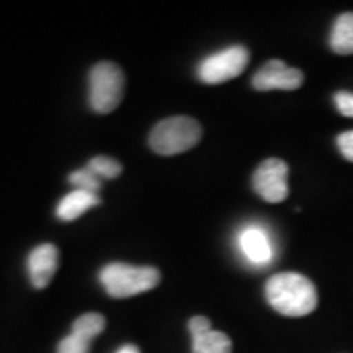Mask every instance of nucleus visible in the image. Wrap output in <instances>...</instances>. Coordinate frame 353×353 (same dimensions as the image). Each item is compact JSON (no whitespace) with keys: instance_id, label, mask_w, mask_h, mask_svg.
I'll return each instance as SVG.
<instances>
[{"instance_id":"f257e3e1","label":"nucleus","mask_w":353,"mask_h":353,"mask_svg":"<svg viewBox=\"0 0 353 353\" xmlns=\"http://www.w3.org/2000/svg\"><path fill=\"white\" fill-rule=\"evenodd\" d=\"M265 298L276 312L288 317L307 316L317 306L314 283L296 272L273 275L265 285Z\"/></svg>"},{"instance_id":"f03ea898","label":"nucleus","mask_w":353,"mask_h":353,"mask_svg":"<svg viewBox=\"0 0 353 353\" xmlns=\"http://www.w3.org/2000/svg\"><path fill=\"white\" fill-rule=\"evenodd\" d=\"M161 273L154 267L113 262L105 265L100 272V283L112 298H131L156 288Z\"/></svg>"},{"instance_id":"7ed1b4c3","label":"nucleus","mask_w":353,"mask_h":353,"mask_svg":"<svg viewBox=\"0 0 353 353\" xmlns=\"http://www.w3.org/2000/svg\"><path fill=\"white\" fill-rule=\"evenodd\" d=\"M203 130L195 118L170 117L159 121L149 134V145L161 156H176L200 143Z\"/></svg>"},{"instance_id":"20e7f679","label":"nucleus","mask_w":353,"mask_h":353,"mask_svg":"<svg viewBox=\"0 0 353 353\" xmlns=\"http://www.w3.org/2000/svg\"><path fill=\"white\" fill-rule=\"evenodd\" d=\"M125 95V74L120 65L95 64L88 74V103L97 113H110L118 108Z\"/></svg>"},{"instance_id":"39448f33","label":"nucleus","mask_w":353,"mask_h":353,"mask_svg":"<svg viewBox=\"0 0 353 353\" xmlns=\"http://www.w3.org/2000/svg\"><path fill=\"white\" fill-rule=\"evenodd\" d=\"M249 64V51L241 44L228 46L214 54L201 61L198 64L196 76L203 83L218 85L231 79L241 76Z\"/></svg>"},{"instance_id":"423d86ee","label":"nucleus","mask_w":353,"mask_h":353,"mask_svg":"<svg viewBox=\"0 0 353 353\" xmlns=\"http://www.w3.org/2000/svg\"><path fill=\"white\" fill-rule=\"evenodd\" d=\"M255 193L267 203H281L290 195L288 165L281 159H267L254 172Z\"/></svg>"},{"instance_id":"0eeeda50","label":"nucleus","mask_w":353,"mask_h":353,"mask_svg":"<svg viewBox=\"0 0 353 353\" xmlns=\"http://www.w3.org/2000/svg\"><path fill=\"white\" fill-rule=\"evenodd\" d=\"M304 76L296 68H290L283 61L272 59L260 68L252 77L255 90H296L303 85Z\"/></svg>"},{"instance_id":"6e6552de","label":"nucleus","mask_w":353,"mask_h":353,"mask_svg":"<svg viewBox=\"0 0 353 353\" xmlns=\"http://www.w3.org/2000/svg\"><path fill=\"white\" fill-rule=\"evenodd\" d=\"M59 265V250L54 244H39L26 259V270L33 288L43 290L51 283Z\"/></svg>"},{"instance_id":"1a4fd4ad","label":"nucleus","mask_w":353,"mask_h":353,"mask_svg":"<svg viewBox=\"0 0 353 353\" xmlns=\"http://www.w3.org/2000/svg\"><path fill=\"white\" fill-rule=\"evenodd\" d=\"M237 244L244 257L254 265H267L273 259V247L268 234L259 226H247L239 232Z\"/></svg>"},{"instance_id":"9d476101","label":"nucleus","mask_w":353,"mask_h":353,"mask_svg":"<svg viewBox=\"0 0 353 353\" xmlns=\"http://www.w3.org/2000/svg\"><path fill=\"white\" fill-rule=\"evenodd\" d=\"M100 205V198L97 193L85 192V190H72L63 200L57 203L56 216L61 221H74L94 206Z\"/></svg>"},{"instance_id":"9b49d317","label":"nucleus","mask_w":353,"mask_h":353,"mask_svg":"<svg viewBox=\"0 0 353 353\" xmlns=\"http://www.w3.org/2000/svg\"><path fill=\"white\" fill-rule=\"evenodd\" d=\"M330 48L337 54H353V13H343L335 20L330 33Z\"/></svg>"},{"instance_id":"f8f14e48","label":"nucleus","mask_w":353,"mask_h":353,"mask_svg":"<svg viewBox=\"0 0 353 353\" xmlns=\"http://www.w3.org/2000/svg\"><path fill=\"white\" fill-rule=\"evenodd\" d=\"M193 353H231L232 342L224 332L211 329L210 332L193 337Z\"/></svg>"},{"instance_id":"ddd939ff","label":"nucleus","mask_w":353,"mask_h":353,"mask_svg":"<svg viewBox=\"0 0 353 353\" xmlns=\"http://www.w3.org/2000/svg\"><path fill=\"white\" fill-rule=\"evenodd\" d=\"M105 325H107V321H105L103 316L99 314V312H87V314L77 317L74 321L72 334L90 342L92 339L103 332Z\"/></svg>"},{"instance_id":"4468645a","label":"nucleus","mask_w":353,"mask_h":353,"mask_svg":"<svg viewBox=\"0 0 353 353\" xmlns=\"http://www.w3.org/2000/svg\"><path fill=\"white\" fill-rule=\"evenodd\" d=\"M92 174H95L99 179H117L123 172V167L117 159L108 156H97L88 161L85 165Z\"/></svg>"},{"instance_id":"2eb2a0df","label":"nucleus","mask_w":353,"mask_h":353,"mask_svg":"<svg viewBox=\"0 0 353 353\" xmlns=\"http://www.w3.org/2000/svg\"><path fill=\"white\" fill-rule=\"evenodd\" d=\"M69 183L72 185L74 190H85V192L97 193V190H100L101 182L95 174H92L87 167L79 169L69 175Z\"/></svg>"},{"instance_id":"dca6fc26","label":"nucleus","mask_w":353,"mask_h":353,"mask_svg":"<svg viewBox=\"0 0 353 353\" xmlns=\"http://www.w3.org/2000/svg\"><path fill=\"white\" fill-rule=\"evenodd\" d=\"M88 350H90V342L72 332L57 345V353H88Z\"/></svg>"},{"instance_id":"f3484780","label":"nucleus","mask_w":353,"mask_h":353,"mask_svg":"<svg viewBox=\"0 0 353 353\" xmlns=\"http://www.w3.org/2000/svg\"><path fill=\"white\" fill-rule=\"evenodd\" d=\"M334 101L335 107L343 117L353 118V94H350V92H339V94H335Z\"/></svg>"},{"instance_id":"a211bd4d","label":"nucleus","mask_w":353,"mask_h":353,"mask_svg":"<svg viewBox=\"0 0 353 353\" xmlns=\"http://www.w3.org/2000/svg\"><path fill=\"white\" fill-rule=\"evenodd\" d=\"M188 330L192 334V337L201 335L211 330V321L205 316H195L188 321Z\"/></svg>"},{"instance_id":"6ab92c4d","label":"nucleus","mask_w":353,"mask_h":353,"mask_svg":"<svg viewBox=\"0 0 353 353\" xmlns=\"http://www.w3.org/2000/svg\"><path fill=\"white\" fill-rule=\"evenodd\" d=\"M337 145L341 149L342 156L347 159V161L353 162V131L342 132V134L337 136Z\"/></svg>"},{"instance_id":"aec40b11","label":"nucleus","mask_w":353,"mask_h":353,"mask_svg":"<svg viewBox=\"0 0 353 353\" xmlns=\"http://www.w3.org/2000/svg\"><path fill=\"white\" fill-rule=\"evenodd\" d=\"M117 353H141V352L136 345H130V343H128V345H123V347L118 348Z\"/></svg>"}]
</instances>
